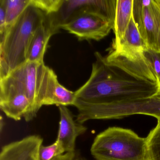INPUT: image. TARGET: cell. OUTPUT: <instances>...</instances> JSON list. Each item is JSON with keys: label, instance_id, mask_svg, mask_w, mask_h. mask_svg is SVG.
I'll use <instances>...</instances> for the list:
<instances>
[{"label": "cell", "instance_id": "cell-1", "mask_svg": "<svg viewBox=\"0 0 160 160\" xmlns=\"http://www.w3.org/2000/svg\"><path fill=\"white\" fill-rule=\"evenodd\" d=\"M88 80L75 92V101L90 105H107L149 99L158 93L157 85L138 81L107 65L99 52L94 54Z\"/></svg>", "mask_w": 160, "mask_h": 160}, {"label": "cell", "instance_id": "cell-2", "mask_svg": "<svg viewBox=\"0 0 160 160\" xmlns=\"http://www.w3.org/2000/svg\"><path fill=\"white\" fill-rule=\"evenodd\" d=\"M46 17L45 13L30 3L0 37V78L27 61L31 41Z\"/></svg>", "mask_w": 160, "mask_h": 160}, {"label": "cell", "instance_id": "cell-3", "mask_svg": "<svg viewBox=\"0 0 160 160\" xmlns=\"http://www.w3.org/2000/svg\"><path fill=\"white\" fill-rule=\"evenodd\" d=\"M90 152L95 160H148L147 138L122 127H108L98 134Z\"/></svg>", "mask_w": 160, "mask_h": 160}, {"label": "cell", "instance_id": "cell-4", "mask_svg": "<svg viewBox=\"0 0 160 160\" xmlns=\"http://www.w3.org/2000/svg\"><path fill=\"white\" fill-rule=\"evenodd\" d=\"M117 0H92L60 27L79 41H99L114 29Z\"/></svg>", "mask_w": 160, "mask_h": 160}, {"label": "cell", "instance_id": "cell-5", "mask_svg": "<svg viewBox=\"0 0 160 160\" xmlns=\"http://www.w3.org/2000/svg\"><path fill=\"white\" fill-rule=\"evenodd\" d=\"M0 108L14 120L28 122L37 116L23 88L8 75L0 78Z\"/></svg>", "mask_w": 160, "mask_h": 160}, {"label": "cell", "instance_id": "cell-6", "mask_svg": "<svg viewBox=\"0 0 160 160\" xmlns=\"http://www.w3.org/2000/svg\"><path fill=\"white\" fill-rule=\"evenodd\" d=\"M133 16L148 48L160 52V4L158 0H134Z\"/></svg>", "mask_w": 160, "mask_h": 160}, {"label": "cell", "instance_id": "cell-7", "mask_svg": "<svg viewBox=\"0 0 160 160\" xmlns=\"http://www.w3.org/2000/svg\"><path fill=\"white\" fill-rule=\"evenodd\" d=\"M106 64L114 67L132 78L159 87L158 81L149 61L144 53L124 54L114 49L103 57Z\"/></svg>", "mask_w": 160, "mask_h": 160}, {"label": "cell", "instance_id": "cell-8", "mask_svg": "<svg viewBox=\"0 0 160 160\" xmlns=\"http://www.w3.org/2000/svg\"><path fill=\"white\" fill-rule=\"evenodd\" d=\"M46 67L44 62L26 61L7 75L23 88L36 115L42 107L41 92Z\"/></svg>", "mask_w": 160, "mask_h": 160}, {"label": "cell", "instance_id": "cell-9", "mask_svg": "<svg viewBox=\"0 0 160 160\" xmlns=\"http://www.w3.org/2000/svg\"><path fill=\"white\" fill-rule=\"evenodd\" d=\"M42 106L56 105L73 106L75 93L66 89L58 80V76L52 69L46 66L42 89Z\"/></svg>", "mask_w": 160, "mask_h": 160}, {"label": "cell", "instance_id": "cell-10", "mask_svg": "<svg viewBox=\"0 0 160 160\" xmlns=\"http://www.w3.org/2000/svg\"><path fill=\"white\" fill-rule=\"evenodd\" d=\"M42 138L38 135L28 136L2 147L0 160H39V151Z\"/></svg>", "mask_w": 160, "mask_h": 160}, {"label": "cell", "instance_id": "cell-11", "mask_svg": "<svg viewBox=\"0 0 160 160\" xmlns=\"http://www.w3.org/2000/svg\"><path fill=\"white\" fill-rule=\"evenodd\" d=\"M58 107L60 119L57 140L61 143L65 152L74 151L77 138L85 133L88 128L74 119L75 116L67 106H59Z\"/></svg>", "mask_w": 160, "mask_h": 160}, {"label": "cell", "instance_id": "cell-12", "mask_svg": "<svg viewBox=\"0 0 160 160\" xmlns=\"http://www.w3.org/2000/svg\"><path fill=\"white\" fill-rule=\"evenodd\" d=\"M55 34L47 18L34 33L27 51L26 60L31 62L44 63L43 59L50 37Z\"/></svg>", "mask_w": 160, "mask_h": 160}, {"label": "cell", "instance_id": "cell-13", "mask_svg": "<svg viewBox=\"0 0 160 160\" xmlns=\"http://www.w3.org/2000/svg\"><path fill=\"white\" fill-rule=\"evenodd\" d=\"M112 49L124 54L144 53L148 46L141 37L133 18L130 21L123 38L117 43H112Z\"/></svg>", "mask_w": 160, "mask_h": 160}, {"label": "cell", "instance_id": "cell-14", "mask_svg": "<svg viewBox=\"0 0 160 160\" xmlns=\"http://www.w3.org/2000/svg\"><path fill=\"white\" fill-rule=\"evenodd\" d=\"M134 0H117L116 17L113 31L115 38L112 43H117L124 37L133 16Z\"/></svg>", "mask_w": 160, "mask_h": 160}, {"label": "cell", "instance_id": "cell-15", "mask_svg": "<svg viewBox=\"0 0 160 160\" xmlns=\"http://www.w3.org/2000/svg\"><path fill=\"white\" fill-rule=\"evenodd\" d=\"M0 2L3 3L6 10L7 30L30 5L31 0H0Z\"/></svg>", "mask_w": 160, "mask_h": 160}, {"label": "cell", "instance_id": "cell-16", "mask_svg": "<svg viewBox=\"0 0 160 160\" xmlns=\"http://www.w3.org/2000/svg\"><path fill=\"white\" fill-rule=\"evenodd\" d=\"M146 138L148 160H160V120Z\"/></svg>", "mask_w": 160, "mask_h": 160}, {"label": "cell", "instance_id": "cell-17", "mask_svg": "<svg viewBox=\"0 0 160 160\" xmlns=\"http://www.w3.org/2000/svg\"><path fill=\"white\" fill-rule=\"evenodd\" d=\"M64 153L65 151L63 146L56 139L54 143L49 146L42 145L39 151V160H52Z\"/></svg>", "mask_w": 160, "mask_h": 160}, {"label": "cell", "instance_id": "cell-18", "mask_svg": "<svg viewBox=\"0 0 160 160\" xmlns=\"http://www.w3.org/2000/svg\"><path fill=\"white\" fill-rule=\"evenodd\" d=\"M63 0H31V4L43 12L47 15L56 13Z\"/></svg>", "mask_w": 160, "mask_h": 160}, {"label": "cell", "instance_id": "cell-19", "mask_svg": "<svg viewBox=\"0 0 160 160\" xmlns=\"http://www.w3.org/2000/svg\"><path fill=\"white\" fill-rule=\"evenodd\" d=\"M144 54L151 64L159 86L160 83V52L148 48L144 52Z\"/></svg>", "mask_w": 160, "mask_h": 160}, {"label": "cell", "instance_id": "cell-20", "mask_svg": "<svg viewBox=\"0 0 160 160\" xmlns=\"http://www.w3.org/2000/svg\"><path fill=\"white\" fill-rule=\"evenodd\" d=\"M52 160H89L88 158L82 155L78 150L72 152H67L59 155Z\"/></svg>", "mask_w": 160, "mask_h": 160}, {"label": "cell", "instance_id": "cell-21", "mask_svg": "<svg viewBox=\"0 0 160 160\" xmlns=\"http://www.w3.org/2000/svg\"><path fill=\"white\" fill-rule=\"evenodd\" d=\"M6 14L5 6L0 2V37L3 36L6 31Z\"/></svg>", "mask_w": 160, "mask_h": 160}, {"label": "cell", "instance_id": "cell-22", "mask_svg": "<svg viewBox=\"0 0 160 160\" xmlns=\"http://www.w3.org/2000/svg\"><path fill=\"white\" fill-rule=\"evenodd\" d=\"M155 98H157V99H160V94H157L155 95V96H153Z\"/></svg>", "mask_w": 160, "mask_h": 160}, {"label": "cell", "instance_id": "cell-23", "mask_svg": "<svg viewBox=\"0 0 160 160\" xmlns=\"http://www.w3.org/2000/svg\"><path fill=\"white\" fill-rule=\"evenodd\" d=\"M157 94H160V84H159V90H158V93H157Z\"/></svg>", "mask_w": 160, "mask_h": 160}, {"label": "cell", "instance_id": "cell-24", "mask_svg": "<svg viewBox=\"0 0 160 160\" xmlns=\"http://www.w3.org/2000/svg\"><path fill=\"white\" fill-rule=\"evenodd\" d=\"M158 2H159V4H160V0H158Z\"/></svg>", "mask_w": 160, "mask_h": 160}]
</instances>
